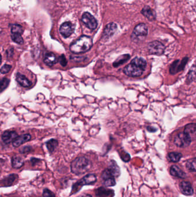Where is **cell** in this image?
Here are the masks:
<instances>
[{"mask_svg":"<svg viewBox=\"0 0 196 197\" xmlns=\"http://www.w3.org/2000/svg\"><path fill=\"white\" fill-rule=\"evenodd\" d=\"M148 34V28L147 25L141 23L137 25L133 29L131 35V39L134 42H139L144 40L146 38Z\"/></svg>","mask_w":196,"mask_h":197,"instance_id":"3","label":"cell"},{"mask_svg":"<svg viewBox=\"0 0 196 197\" xmlns=\"http://www.w3.org/2000/svg\"><path fill=\"white\" fill-rule=\"evenodd\" d=\"M43 197H55V194L53 193L51 191L46 189L44 190L43 194Z\"/></svg>","mask_w":196,"mask_h":197,"instance_id":"34","label":"cell"},{"mask_svg":"<svg viewBox=\"0 0 196 197\" xmlns=\"http://www.w3.org/2000/svg\"><path fill=\"white\" fill-rule=\"evenodd\" d=\"M12 67L9 65H4L3 67H2L0 69V72L2 73V74H7L8 73L9 71H11Z\"/></svg>","mask_w":196,"mask_h":197,"instance_id":"33","label":"cell"},{"mask_svg":"<svg viewBox=\"0 0 196 197\" xmlns=\"http://www.w3.org/2000/svg\"><path fill=\"white\" fill-rule=\"evenodd\" d=\"M131 62L138 65L139 67H140L142 69H143L144 70L146 69V66H147L146 61L144 60V58H142V57H135V58H134L133 60H132Z\"/></svg>","mask_w":196,"mask_h":197,"instance_id":"23","label":"cell"},{"mask_svg":"<svg viewBox=\"0 0 196 197\" xmlns=\"http://www.w3.org/2000/svg\"><path fill=\"white\" fill-rule=\"evenodd\" d=\"M117 30V25L114 23H111L106 25L104 30L103 36L104 38H109L112 36Z\"/></svg>","mask_w":196,"mask_h":197,"instance_id":"15","label":"cell"},{"mask_svg":"<svg viewBox=\"0 0 196 197\" xmlns=\"http://www.w3.org/2000/svg\"><path fill=\"white\" fill-rule=\"evenodd\" d=\"M147 129L148 130V131H150V132H155V131H156V130H157V129H156L155 128H154V127L152 126L147 127Z\"/></svg>","mask_w":196,"mask_h":197,"instance_id":"37","label":"cell"},{"mask_svg":"<svg viewBox=\"0 0 196 197\" xmlns=\"http://www.w3.org/2000/svg\"><path fill=\"white\" fill-rule=\"evenodd\" d=\"M107 169L111 173L113 178H117L120 175V169L119 167L117 166V163L114 160H112L109 162L108 167Z\"/></svg>","mask_w":196,"mask_h":197,"instance_id":"14","label":"cell"},{"mask_svg":"<svg viewBox=\"0 0 196 197\" xmlns=\"http://www.w3.org/2000/svg\"><path fill=\"white\" fill-rule=\"evenodd\" d=\"M182 155L178 152H170L168 155V161L173 162H178L182 158Z\"/></svg>","mask_w":196,"mask_h":197,"instance_id":"22","label":"cell"},{"mask_svg":"<svg viewBox=\"0 0 196 197\" xmlns=\"http://www.w3.org/2000/svg\"><path fill=\"white\" fill-rule=\"evenodd\" d=\"M9 84V80L7 78H4L0 80V91H3L7 88Z\"/></svg>","mask_w":196,"mask_h":197,"instance_id":"31","label":"cell"},{"mask_svg":"<svg viewBox=\"0 0 196 197\" xmlns=\"http://www.w3.org/2000/svg\"><path fill=\"white\" fill-rule=\"evenodd\" d=\"M110 191H111V190L106 189L104 187H100L98 188L97 190L95 191L96 194L98 197H106L110 195V194H113V193H110Z\"/></svg>","mask_w":196,"mask_h":197,"instance_id":"27","label":"cell"},{"mask_svg":"<svg viewBox=\"0 0 196 197\" xmlns=\"http://www.w3.org/2000/svg\"><path fill=\"white\" fill-rule=\"evenodd\" d=\"M130 57L131 56L129 54H124L120 56L113 62V66L115 67H119L120 65H121L122 64L126 62V61L130 60Z\"/></svg>","mask_w":196,"mask_h":197,"instance_id":"21","label":"cell"},{"mask_svg":"<svg viewBox=\"0 0 196 197\" xmlns=\"http://www.w3.org/2000/svg\"><path fill=\"white\" fill-rule=\"evenodd\" d=\"M79 197H92V196L90 194H85V195H83Z\"/></svg>","mask_w":196,"mask_h":197,"instance_id":"38","label":"cell"},{"mask_svg":"<svg viewBox=\"0 0 196 197\" xmlns=\"http://www.w3.org/2000/svg\"><path fill=\"white\" fill-rule=\"evenodd\" d=\"M97 181V176L95 174H88L87 175L83 177L80 180L77 182L73 187L71 193H75L79 190H80L81 187L85 185H90L95 183Z\"/></svg>","mask_w":196,"mask_h":197,"instance_id":"4","label":"cell"},{"mask_svg":"<svg viewBox=\"0 0 196 197\" xmlns=\"http://www.w3.org/2000/svg\"><path fill=\"white\" fill-rule=\"evenodd\" d=\"M186 167L189 171L194 173L196 172V158H192L186 162Z\"/></svg>","mask_w":196,"mask_h":197,"instance_id":"25","label":"cell"},{"mask_svg":"<svg viewBox=\"0 0 196 197\" xmlns=\"http://www.w3.org/2000/svg\"><path fill=\"white\" fill-rule=\"evenodd\" d=\"M183 132L191 139L192 141L195 140L196 138V123H189L187 125Z\"/></svg>","mask_w":196,"mask_h":197,"instance_id":"12","label":"cell"},{"mask_svg":"<svg viewBox=\"0 0 196 197\" xmlns=\"http://www.w3.org/2000/svg\"><path fill=\"white\" fill-rule=\"evenodd\" d=\"M60 33L64 38H68L72 35L74 31L73 25L70 22H65L61 25L59 29Z\"/></svg>","mask_w":196,"mask_h":197,"instance_id":"10","label":"cell"},{"mask_svg":"<svg viewBox=\"0 0 196 197\" xmlns=\"http://www.w3.org/2000/svg\"><path fill=\"white\" fill-rule=\"evenodd\" d=\"M144 71L145 70H144L143 69L132 62H131L130 64L126 65L123 69L124 74L130 77L140 76L143 74Z\"/></svg>","mask_w":196,"mask_h":197,"instance_id":"5","label":"cell"},{"mask_svg":"<svg viewBox=\"0 0 196 197\" xmlns=\"http://www.w3.org/2000/svg\"><path fill=\"white\" fill-rule=\"evenodd\" d=\"M148 50L151 54L161 56L165 51V47L159 41H153L148 45Z\"/></svg>","mask_w":196,"mask_h":197,"instance_id":"6","label":"cell"},{"mask_svg":"<svg viewBox=\"0 0 196 197\" xmlns=\"http://www.w3.org/2000/svg\"><path fill=\"white\" fill-rule=\"evenodd\" d=\"M170 173L172 176H175L181 179H185L186 178V174L182 169H180L178 166H172L170 169Z\"/></svg>","mask_w":196,"mask_h":197,"instance_id":"17","label":"cell"},{"mask_svg":"<svg viewBox=\"0 0 196 197\" xmlns=\"http://www.w3.org/2000/svg\"><path fill=\"white\" fill-rule=\"evenodd\" d=\"M91 167V162L86 157H79L75 158L71 164V172L75 175L83 174L89 171Z\"/></svg>","mask_w":196,"mask_h":197,"instance_id":"2","label":"cell"},{"mask_svg":"<svg viewBox=\"0 0 196 197\" xmlns=\"http://www.w3.org/2000/svg\"><path fill=\"white\" fill-rule=\"evenodd\" d=\"M12 34H20L23 33V28L20 25L13 24L11 26Z\"/></svg>","mask_w":196,"mask_h":197,"instance_id":"28","label":"cell"},{"mask_svg":"<svg viewBox=\"0 0 196 197\" xmlns=\"http://www.w3.org/2000/svg\"><path fill=\"white\" fill-rule=\"evenodd\" d=\"M188 58L185 57L181 61H180L179 60H177L174 61L172 63L170 67V73L172 74H175L180 71H183L185 67L186 64L188 62Z\"/></svg>","mask_w":196,"mask_h":197,"instance_id":"9","label":"cell"},{"mask_svg":"<svg viewBox=\"0 0 196 197\" xmlns=\"http://www.w3.org/2000/svg\"><path fill=\"white\" fill-rule=\"evenodd\" d=\"M11 38L14 42L18 44L22 45L24 43V40L23 39L21 35H20V34H12Z\"/></svg>","mask_w":196,"mask_h":197,"instance_id":"30","label":"cell"},{"mask_svg":"<svg viewBox=\"0 0 196 197\" xmlns=\"http://www.w3.org/2000/svg\"><path fill=\"white\" fill-rule=\"evenodd\" d=\"M191 142V139L184 132H181L177 134L174 140L175 145L179 148H186L190 144Z\"/></svg>","mask_w":196,"mask_h":197,"instance_id":"7","label":"cell"},{"mask_svg":"<svg viewBox=\"0 0 196 197\" xmlns=\"http://www.w3.org/2000/svg\"><path fill=\"white\" fill-rule=\"evenodd\" d=\"M58 61L56 56L53 53H47L44 59V62L49 67H52Z\"/></svg>","mask_w":196,"mask_h":197,"instance_id":"20","label":"cell"},{"mask_svg":"<svg viewBox=\"0 0 196 197\" xmlns=\"http://www.w3.org/2000/svg\"><path fill=\"white\" fill-rule=\"evenodd\" d=\"M16 81L19 83V84L25 88H28L32 85L31 81H29L25 76L20 73H17L16 76Z\"/></svg>","mask_w":196,"mask_h":197,"instance_id":"18","label":"cell"},{"mask_svg":"<svg viewBox=\"0 0 196 197\" xmlns=\"http://www.w3.org/2000/svg\"><path fill=\"white\" fill-rule=\"evenodd\" d=\"M93 46V40L88 36H81L74 42L70 46V51L74 54L86 53L90 50Z\"/></svg>","mask_w":196,"mask_h":197,"instance_id":"1","label":"cell"},{"mask_svg":"<svg viewBox=\"0 0 196 197\" xmlns=\"http://www.w3.org/2000/svg\"><path fill=\"white\" fill-rule=\"evenodd\" d=\"M12 163L14 168H20L24 165V160L20 157L14 156L12 158Z\"/></svg>","mask_w":196,"mask_h":197,"instance_id":"24","label":"cell"},{"mask_svg":"<svg viewBox=\"0 0 196 197\" xmlns=\"http://www.w3.org/2000/svg\"><path fill=\"white\" fill-rule=\"evenodd\" d=\"M31 139V135L29 134H25L21 135L20 136H18L14 141L12 142L13 145L14 147H18L25 142L29 141Z\"/></svg>","mask_w":196,"mask_h":197,"instance_id":"16","label":"cell"},{"mask_svg":"<svg viewBox=\"0 0 196 197\" xmlns=\"http://www.w3.org/2000/svg\"><path fill=\"white\" fill-rule=\"evenodd\" d=\"M195 77H196V67H195V65H194L193 67L191 68V69L189 71L187 80L188 81L192 82L195 79Z\"/></svg>","mask_w":196,"mask_h":197,"instance_id":"29","label":"cell"},{"mask_svg":"<svg viewBox=\"0 0 196 197\" xmlns=\"http://www.w3.org/2000/svg\"><path fill=\"white\" fill-rule=\"evenodd\" d=\"M58 61H59L60 65L62 67H66L67 64V61L66 58L65 56L62 54L61 56H60L59 58L58 59Z\"/></svg>","mask_w":196,"mask_h":197,"instance_id":"35","label":"cell"},{"mask_svg":"<svg viewBox=\"0 0 196 197\" xmlns=\"http://www.w3.org/2000/svg\"><path fill=\"white\" fill-rule=\"evenodd\" d=\"M82 21L89 29L94 30L97 27V21L95 17L88 12H85L82 16Z\"/></svg>","mask_w":196,"mask_h":197,"instance_id":"8","label":"cell"},{"mask_svg":"<svg viewBox=\"0 0 196 197\" xmlns=\"http://www.w3.org/2000/svg\"><path fill=\"white\" fill-rule=\"evenodd\" d=\"M179 189L183 194L188 196L192 195L194 193V190L191 183L187 181H182L180 183Z\"/></svg>","mask_w":196,"mask_h":197,"instance_id":"11","label":"cell"},{"mask_svg":"<svg viewBox=\"0 0 196 197\" xmlns=\"http://www.w3.org/2000/svg\"><path fill=\"white\" fill-rule=\"evenodd\" d=\"M142 13L150 21H154L156 18L155 12L148 6H146L142 11Z\"/></svg>","mask_w":196,"mask_h":197,"instance_id":"19","label":"cell"},{"mask_svg":"<svg viewBox=\"0 0 196 197\" xmlns=\"http://www.w3.org/2000/svg\"><path fill=\"white\" fill-rule=\"evenodd\" d=\"M1 61H2V56H1V55L0 54V65L1 63Z\"/></svg>","mask_w":196,"mask_h":197,"instance_id":"39","label":"cell"},{"mask_svg":"<svg viewBox=\"0 0 196 197\" xmlns=\"http://www.w3.org/2000/svg\"><path fill=\"white\" fill-rule=\"evenodd\" d=\"M104 184L105 187H112L116 185V181L115 178H109L107 179L104 180Z\"/></svg>","mask_w":196,"mask_h":197,"instance_id":"32","label":"cell"},{"mask_svg":"<svg viewBox=\"0 0 196 197\" xmlns=\"http://www.w3.org/2000/svg\"><path fill=\"white\" fill-rule=\"evenodd\" d=\"M58 141L55 139H51L46 143L47 148L50 152H53L55 151L56 147L58 146Z\"/></svg>","mask_w":196,"mask_h":197,"instance_id":"26","label":"cell"},{"mask_svg":"<svg viewBox=\"0 0 196 197\" xmlns=\"http://www.w3.org/2000/svg\"><path fill=\"white\" fill-rule=\"evenodd\" d=\"M17 133L14 131H6L2 136V140L7 144L11 143L18 137Z\"/></svg>","mask_w":196,"mask_h":197,"instance_id":"13","label":"cell"},{"mask_svg":"<svg viewBox=\"0 0 196 197\" xmlns=\"http://www.w3.org/2000/svg\"><path fill=\"white\" fill-rule=\"evenodd\" d=\"M31 148L30 146H25L24 148L21 149L20 152L21 153H26L31 151Z\"/></svg>","mask_w":196,"mask_h":197,"instance_id":"36","label":"cell"}]
</instances>
